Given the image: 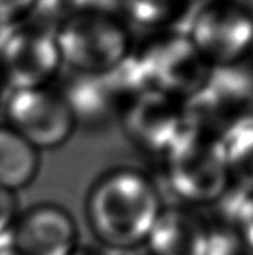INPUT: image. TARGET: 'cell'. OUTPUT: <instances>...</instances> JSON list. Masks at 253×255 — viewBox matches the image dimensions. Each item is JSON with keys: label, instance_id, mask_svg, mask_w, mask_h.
<instances>
[{"label": "cell", "instance_id": "1", "mask_svg": "<svg viewBox=\"0 0 253 255\" xmlns=\"http://www.w3.org/2000/svg\"><path fill=\"white\" fill-rule=\"evenodd\" d=\"M163 211L158 190L133 169L104 175L91 188L86 215L94 235L112 251L142 247Z\"/></svg>", "mask_w": 253, "mask_h": 255}, {"label": "cell", "instance_id": "2", "mask_svg": "<svg viewBox=\"0 0 253 255\" xmlns=\"http://www.w3.org/2000/svg\"><path fill=\"white\" fill-rule=\"evenodd\" d=\"M54 36L61 63L75 73L103 75L131 55V33L112 9L76 6Z\"/></svg>", "mask_w": 253, "mask_h": 255}, {"label": "cell", "instance_id": "3", "mask_svg": "<svg viewBox=\"0 0 253 255\" xmlns=\"http://www.w3.org/2000/svg\"><path fill=\"white\" fill-rule=\"evenodd\" d=\"M131 57L143 87L171 97H189L210 76L206 58L185 33L154 36Z\"/></svg>", "mask_w": 253, "mask_h": 255}, {"label": "cell", "instance_id": "4", "mask_svg": "<svg viewBox=\"0 0 253 255\" xmlns=\"http://www.w3.org/2000/svg\"><path fill=\"white\" fill-rule=\"evenodd\" d=\"M166 173L173 193L185 200L219 199L228 179L222 142L185 130L166 154Z\"/></svg>", "mask_w": 253, "mask_h": 255}, {"label": "cell", "instance_id": "5", "mask_svg": "<svg viewBox=\"0 0 253 255\" xmlns=\"http://www.w3.org/2000/svg\"><path fill=\"white\" fill-rule=\"evenodd\" d=\"M61 67L54 33L19 25L0 43V79L12 91L49 87Z\"/></svg>", "mask_w": 253, "mask_h": 255}, {"label": "cell", "instance_id": "6", "mask_svg": "<svg viewBox=\"0 0 253 255\" xmlns=\"http://www.w3.org/2000/svg\"><path fill=\"white\" fill-rule=\"evenodd\" d=\"M6 117L7 127L36 149H51L63 145L76 126L66 99L51 87L12 91Z\"/></svg>", "mask_w": 253, "mask_h": 255}, {"label": "cell", "instance_id": "7", "mask_svg": "<svg viewBox=\"0 0 253 255\" xmlns=\"http://www.w3.org/2000/svg\"><path fill=\"white\" fill-rule=\"evenodd\" d=\"M125 136L142 151L166 155L185 131L182 108L174 97L155 90H143L122 109Z\"/></svg>", "mask_w": 253, "mask_h": 255}, {"label": "cell", "instance_id": "8", "mask_svg": "<svg viewBox=\"0 0 253 255\" xmlns=\"http://www.w3.org/2000/svg\"><path fill=\"white\" fill-rule=\"evenodd\" d=\"M188 36L204 58L230 61L242 55L251 45L253 21L249 13L231 6L198 9Z\"/></svg>", "mask_w": 253, "mask_h": 255}, {"label": "cell", "instance_id": "9", "mask_svg": "<svg viewBox=\"0 0 253 255\" xmlns=\"http://www.w3.org/2000/svg\"><path fill=\"white\" fill-rule=\"evenodd\" d=\"M10 244L22 255H70L78 248V229L63 208L39 205L16 218Z\"/></svg>", "mask_w": 253, "mask_h": 255}, {"label": "cell", "instance_id": "10", "mask_svg": "<svg viewBox=\"0 0 253 255\" xmlns=\"http://www.w3.org/2000/svg\"><path fill=\"white\" fill-rule=\"evenodd\" d=\"M146 244L149 255H207V227L183 209H163Z\"/></svg>", "mask_w": 253, "mask_h": 255}, {"label": "cell", "instance_id": "11", "mask_svg": "<svg viewBox=\"0 0 253 255\" xmlns=\"http://www.w3.org/2000/svg\"><path fill=\"white\" fill-rule=\"evenodd\" d=\"M37 170V149L10 127L0 126V187L15 193L28 185Z\"/></svg>", "mask_w": 253, "mask_h": 255}, {"label": "cell", "instance_id": "12", "mask_svg": "<svg viewBox=\"0 0 253 255\" xmlns=\"http://www.w3.org/2000/svg\"><path fill=\"white\" fill-rule=\"evenodd\" d=\"M228 172L237 179L243 191L253 190V120L234 123L222 140Z\"/></svg>", "mask_w": 253, "mask_h": 255}, {"label": "cell", "instance_id": "13", "mask_svg": "<svg viewBox=\"0 0 253 255\" xmlns=\"http://www.w3.org/2000/svg\"><path fill=\"white\" fill-rule=\"evenodd\" d=\"M113 10V9H112ZM118 18L131 28L142 31H160L173 24V30L177 33L174 24H180L185 18V12L177 10V4L167 1H130L118 3L113 10Z\"/></svg>", "mask_w": 253, "mask_h": 255}, {"label": "cell", "instance_id": "14", "mask_svg": "<svg viewBox=\"0 0 253 255\" xmlns=\"http://www.w3.org/2000/svg\"><path fill=\"white\" fill-rule=\"evenodd\" d=\"M18 218V202L15 193L0 187V238L13 227Z\"/></svg>", "mask_w": 253, "mask_h": 255}, {"label": "cell", "instance_id": "15", "mask_svg": "<svg viewBox=\"0 0 253 255\" xmlns=\"http://www.w3.org/2000/svg\"><path fill=\"white\" fill-rule=\"evenodd\" d=\"M70 255H112L109 254V253H104V251H101V250H95V248H88V247H85V248H76L73 253Z\"/></svg>", "mask_w": 253, "mask_h": 255}, {"label": "cell", "instance_id": "16", "mask_svg": "<svg viewBox=\"0 0 253 255\" xmlns=\"http://www.w3.org/2000/svg\"><path fill=\"white\" fill-rule=\"evenodd\" d=\"M0 255H22V254H19V253L12 247V244L9 242V244H6V245H0Z\"/></svg>", "mask_w": 253, "mask_h": 255}]
</instances>
